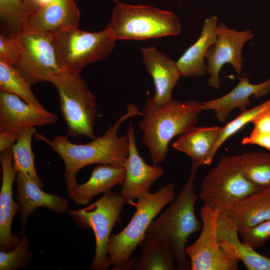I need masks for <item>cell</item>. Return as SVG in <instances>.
I'll return each instance as SVG.
<instances>
[{
    "label": "cell",
    "mask_w": 270,
    "mask_h": 270,
    "mask_svg": "<svg viewBox=\"0 0 270 270\" xmlns=\"http://www.w3.org/2000/svg\"><path fill=\"white\" fill-rule=\"evenodd\" d=\"M20 50L18 34L10 32L0 34V60L14 66Z\"/></svg>",
    "instance_id": "cell-33"
},
{
    "label": "cell",
    "mask_w": 270,
    "mask_h": 270,
    "mask_svg": "<svg viewBox=\"0 0 270 270\" xmlns=\"http://www.w3.org/2000/svg\"><path fill=\"white\" fill-rule=\"evenodd\" d=\"M0 162L2 170L0 191V250L9 251L15 248L20 240L12 234V220L18 210V206L13 199L12 186L16 172L13 166L11 148L0 152Z\"/></svg>",
    "instance_id": "cell-15"
},
{
    "label": "cell",
    "mask_w": 270,
    "mask_h": 270,
    "mask_svg": "<svg viewBox=\"0 0 270 270\" xmlns=\"http://www.w3.org/2000/svg\"><path fill=\"white\" fill-rule=\"evenodd\" d=\"M270 106V99L254 108L242 112L234 119L222 127L218 139L213 147L206 162V165L212 162L218 150L221 146L231 136L236 133L261 111Z\"/></svg>",
    "instance_id": "cell-30"
},
{
    "label": "cell",
    "mask_w": 270,
    "mask_h": 270,
    "mask_svg": "<svg viewBox=\"0 0 270 270\" xmlns=\"http://www.w3.org/2000/svg\"><path fill=\"white\" fill-rule=\"evenodd\" d=\"M124 166L98 164L92 170L89 179L77 186L68 194L78 205H86L94 196L110 191L116 185L122 184L125 178Z\"/></svg>",
    "instance_id": "cell-21"
},
{
    "label": "cell",
    "mask_w": 270,
    "mask_h": 270,
    "mask_svg": "<svg viewBox=\"0 0 270 270\" xmlns=\"http://www.w3.org/2000/svg\"><path fill=\"white\" fill-rule=\"evenodd\" d=\"M198 166L192 162L190 176L170 206L148 228L144 238L161 240L172 249L178 270H190L186 252V243L192 234L201 230L202 223L194 210L200 199L194 192V180Z\"/></svg>",
    "instance_id": "cell-2"
},
{
    "label": "cell",
    "mask_w": 270,
    "mask_h": 270,
    "mask_svg": "<svg viewBox=\"0 0 270 270\" xmlns=\"http://www.w3.org/2000/svg\"><path fill=\"white\" fill-rule=\"evenodd\" d=\"M48 82L56 88L60 108L67 127L68 136L96 138V98L80 74L62 70Z\"/></svg>",
    "instance_id": "cell-6"
},
{
    "label": "cell",
    "mask_w": 270,
    "mask_h": 270,
    "mask_svg": "<svg viewBox=\"0 0 270 270\" xmlns=\"http://www.w3.org/2000/svg\"><path fill=\"white\" fill-rule=\"evenodd\" d=\"M253 36L250 30L238 31L227 28L222 22L217 25L216 40L206 56V72L210 75L208 81L209 86L216 89L220 88L219 74L226 63L232 64L238 74H240L243 62L242 50Z\"/></svg>",
    "instance_id": "cell-12"
},
{
    "label": "cell",
    "mask_w": 270,
    "mask_h": 270,
    "mask_svg": "<svg viewBox=\"0 0 270 270\" xmlns=\"http://www.w3.org/2000/svg\"><path fill=\"white\" fill-rule=\"evenodd\" d=\"M218 18L212 15L205 19L200 35L176 62L181 76H201L206 72L204 58L208 48L216 39Z\"/></svg>",
    "instance_id": "cell-22"
},
{
    "label": "cell",
    "mask_w": 270,
    "mask_h": 270,
    "mask_svg": "<svg viewBox=\"0 0 270 270\" xmlns=\"http://www.w3.org/2000/svg\"><path fill=\"white\" fill-rule=\"evenodd\" d=\"M126 204L120 195L110 190L104 193L98 200L84 208L66 212L78 226L91 228L94 232L96 249L90 270L110 268L111 264L107 254L108 244L113 227L116 223L122 222L120 214Z\"/></svg>",
    "instance_id": "cell-9"
},
{
    "label": "cell",
    "mask_w": 270,
    "mask_h": 270,
    "mask_svg": "<svg viewBox=\"0 0 270 270\" xmlns=\"http://www.w3.org/2000/svg\"><path fill=\"white\" fill-rule=\"evenodd\" d=\"M126 135L128 138V153L120 195L128 204L149 192L154 183L164 175V170L158 165H148L140 156L136 146L135 131L132 123L128 126Z\"/></svg>",
    "instance_id": "cell-13"
},
{
    "label": "cell",
    "mask_w": 270,
    "mask_h": 270,
    "mask_svg": "<svg viewBox=\"0 0 270 270\" xmlns=\"http://www.w3.org/2000/svg\"><path fill=\"white\" fill-rule=\"evenodd\" d=\"M140 245L142 253L134 265L135 270H178L174 264V253L165 242L144 238Z\"/></svg>",
    "instance_id": "cell-25"
},
{
    "label": "cell",
    "mask_w": 270,
    "mask_h": 270,
    "mask_svg": "<svg viewBox=\"0 0 270 270\" xmlns=\"http://www.w3.org/2000/svg\"><path fill=\"white\" fill-rule=\"evenodd\" d=\"M175 185L170 183L154 193L142 194L136 202L128 204L136 208L128 224L120 232L111 234L107 246V254L114 270H131L137 261L130 258L133 252L145 237L154 218L174 198Z\"/></svg>",
    "instance_id": "cell-4"
},
{
    "label": "cell",
    "mask_w": 270,
    "mask_h": 270,
    "mask_svg": "<svg viewBox=\"0 0 270 270\" xmlns=\"http://www.w3.org/2000/svg\"><path fill=\"white\" fill-rule=\"evenodd\" d=\"M30 86L13 66L0 60V90L16 94L36 108H44L32 92Z\"/></svg>",
    "instance_id": "cell-28"
},
{
    "label": "cell",
    "mask_w": 270,
    "mask_h": 270,
    "mask_svg": "<svg viewBox=\"0 0 270 270\" xmlns=\"http://www.w3.org/2000/svg\"><path fill=\"white\" fill-rule=\"evenodd\" d=\"M270 92V78L258 84L250 82L248 78H240L238 84L222 96L202 103V110H213L218 121L224 122L235 108L242 112L246 110L250 98H260Z\"/></svg>",
    "instance_id": "cell-20"
},
{
    "label": "cell",
    "mask_w": 270,
    "mask_h": 270,
    "mask_svg": "<svg viewBox=\"0 0 270 270\" xmlns=\"http://www.w3.org/2000/svg\"><path fill=\"white\" fill-rule=\"evenodd\" d=\"M259 188L244 176L239 155L222 156L203 178L198 194L204 204L222 212Z\"/></svg>",
    "instance_id": "cell-8"
},
{
    "label": "cell",
    "mask_w": 270,
    "mask_h": 270,
    "mask_svg": "<svg viewBox=\"0 0 270 270\" xmlns=\"http://www.w3.org/2000/svg\"><path fill=\"white\" fill-rule=\"evenodd\" d=\"M216 229L218 242L230 257L242 262L248 270H270V257L240 241L238 226L226 215L220 212Z\"/></svg>",
    "instance_id": "cell-18"
},
{
    "label": "cell",
    "mask_w": 270,
    "mask_h": 270,
    "mask_svg": "<svg viewBox=\"0 0 270 270\" xmlns=\"http://www.w3.org/2000/svg\"><path fill=\"white\" fill-rule=\"evenodd\" d=\"M20 50L13 66L30 85L48 82L61 72L52 32L18 34Z\"/></svg>",
    "instance_id": "cell-10"
},
{
    "label": "cell",
    "mask_w": 270,
    "mask_h": 270,
    "mask_svg": "<svg viewBox=\"0 0 270 270\" xmlns=\"http://www.w3.org/2000/svg\"><path fill=\"white\" fill-rule=\"evenodd\" d=\"M222 127L194 126L180 134L172 146L182 152L198 166L206 165L208 158L218 139Z\"/></svg>",
    "instance_id": "cell-24"
},
{
    "label": "cell",
    "mask_w": 270,
    "mask_h": 270,
    "mask_svg": "<svg viewBox=\"0 0 270 270\" xmlns=\"http://www.w3.org/2000/svg\"><path fill=\"white\" fill-rule=\"evenodd\" d=\"M220 212L229 217L238 229L270 219V187L258 190Z\"/></svg>",
    "instance_id": "cell-23"
},
{
    "label": "cell",
    "mask_w": 270,
    "mask_h": 270,
    "mask_svg": "<svg viewBox=\"0 0 270 270\" xmlns=\"http://www.w3.org/2000/svg\"><path fill=\"white\" fill-rule=\"evenodd\" d=\"M252 132L270 134V106L260 112L252 120Z\"/></svg>",
    "instance_id": "cell-34"
},
{
    "label": "cell",
    "mask_w": 270,
    "mask_h": 270,
    "mask_svg": "<svg viewBox=\"0 0 270 270\" xmlns=\"http://www.w3.org/2000/svg\"><path fill=\"white\" fill-rule=\"evenodd\" d=\"M246 178L259 188L270 187V154L252 152L239 155Z\"/></svg>",
    "instance_id": "cell-27"
},
{
    "label": "cell",
    "mask_w": 270,
    "mask_h": 270,
    "mask_svg": "<svg viewBox=\"0 0 270 270\" xmlns=\"http://www.w3.org/2000/svg\"><path fill=\"white\" fill-rule=\"evenodd\" d=\"M144 67L154 80L155 92L151 98L156 106L172 100V91L181 76L176 62L155 47L141 48Z\"/></svg>",
    "instance_id": "cell-17"
},
{
    "label": "cell",
    "mask_w": 270,
    "mask_h": 270,
    "mask_svg": "<svg viewBox=\"0 0 270 270\" xmlns=\"http://www.w3.org/2000/svg\"><path fill=\"white\" fill-rule=\"evenodd\" d=\"M56 114L33 106L18 96L0 91V132H17L31 127L52 124Z\"/></svg>",
    "instance_id": "cell-14"
},
{
    "label": "cell",
    "mask_w": 270,
    "mask_h": 270,
    "mask_svg": "<svg viewBox=\"0 0 270 270\" xmlns=\"http://www.w3.org/2000/svg\"><path fill=\"white\" fill-rule=\"evenodd\" d=\"M135 116H142V112L134 104H129L126 112L102 136L85 144H74L66 136L56 135L49 140L42 134H34L36 140L48 144L63 160L67 194L77 186L76 174L86 166L97 164L124 167L128 153V138L127 135L118 136V130L124 121Z\"/></svg>",
    "instance_id": "cell-1"
},
{
    "label": "cell",
    "mask_w": 270,
    "mask_h": 270,
    "mask_svg": "<svg viewBox=\"0 0 270 270\" xmlns=\"http://www.w3.org/2000/svg\"><path fill=\"white\" fill-rule=\"evenodd\" d=\"M15 180L16 201L22 224L20 234L24 232L29 218L37 208L45 207L58 214L67 210L69 202L66 198L44 192L36 182L21 172H16Z\"/></svg>",
    "instance_id": "cell-16"
},
{
    "label": "cell",
    "mask_w": 270,
    "mask_h": 270,
    "mask_svg": "<svg viewBox=\"0 0 270 270\" xmlns=\"http://www.w3.org/2000/svg\"><path fill=\"white\" fill-rule=\"evenodd\" d=\"M52 32L62 70L77 74L88 64L105 58L115 47L116 40L106 29L92 32L70 27Z\"/></svg>",
    "instance_id": "cell-7"
},
{
    "label": "cell",
    "mask_w": 270,
    "mask_h": 270,
    "mask_svg": "<svg viewBox=\"0 0 270 270\" xmlns=\"http://www.w3.org/2000/svg\"><path fill=\"white\" fill-rule=\"evenodd\" d=\"M105 29L116 41L140 40L176 36L180 32L181 26L179 18L172 11L118 2Z\"/></svg>",
    "instance_id": "cell-5"
},
{
    "label": "cell",
    "mask_w": 270,
    "mask_h": 270,
    "mask_svg": "<svg viewBox=\"0 0 270 270\" xmlns=\"http://www.w3.org/2000/svg\"><path fill=\"white\" fill-rule=\"evenodd\" d=\"M30 240L25 233L16 246L9 251H0V270H17L26 266L33 256L28 250Z\"/></svg>",
    "instance_id": "cell-31"
},
{
    "label": "cell",
    "mask_w": 270,
    "mask_h": 270,
    "mask_svg": "<svg viewBox=\"0 0 270 270\" xmlns=\"http://www.w3.org/2000/svg\"><path fill=\"white\" fill-rule=\"evenodd\" d=\"M80 13L74 0H52L32 13L24 32H52L78 27Z\"/></svg>",
    "instance_id": "cell-19"
},
{
    "label": "cell",
    "mask_w": 270,
    "mask_h": 270,
    "mask_svg": "<svg viewBox=\"0 0 270 270\" xmlns=\"http://www.w3.org/2000/svg\"><path fill=\"white\" fill-rule=\"evenodd\" d=\"M36 132L35 127L22 130L12 147L13 166L20 172L36 182L42 188L44 184L38 177L34 166V155L32 149V136Z\"/></svg>",
    "instance_id": "cell-26"
},
{
    "label": "cell",
    "mask_w": 270,
    "mask_h": 270,
    "mask_svg": "<svg viewBox=\"0 0 270 270\" xmlns=\"http://www.w3.org/2000/svg\"><path fill=\"white\" fill-rule=\"evenodd\" d=\"M220 214L204 204L200 210L202 228L197 240L187 246L191 270H236L240 260L230 257L220 245L217 220Z\"/></svg>",
    "instance_id": "cell-11"
},
{
    "label": "cell",
    "mask_w": 270,
    "mask_h": 270,
    "mask_svg": "<svg viewBox=\"0 0 270 270\" xmlns=\"http://www.w3.org/2000/svg\"><path fill=\"white\" fill-rule=\"evenodd\" d=\"M202 110V103L194 100L182 102L172 99L158 106L147 97L139 126L142 132V142L148 148L152 165L165 160L170 141L196 126Z\"/></svg>",
    "instance_id": "cell-3"
},
{
    "label": "cell",
    "mask_w": 270,
    "mask_h": 270,
    "mask_svg": "<svg viewBox=\"0 0 270 270\" xmlns=\"http://www.w3.org/2000/svg\"><path fill=\"white\" fill-rule=\"evenodd\" d=\"M243 144H256L270 150V134H262L251 132L250 134L243 138Z\"/></svg>",
    "instance_id": "cell-35"
},
{
    "label": "cell",
    "mask_w": 270,
    "mask_h": 270,
    "mask_svg": "<svg viewBox=\"0 0 270 270\" xmlns=\"http://www.w3.org/2000/svg\"><path fill=\"white\" fill-rule=\"evenodd\" d=\"M268 254H270V250H268Z\"/></svg>",
    "instance_id": "cell-38"
},
{
    "label": "cell",
    "mask_w": 270,
    "mask_h": 270,
    "mask_svg": "<svg viewBox=\"0 0 270 270\" xmlns=\"http://www.w3.org/2000/svg\"><path fill=\"white\" fill-rule=\"evenodd\" d=\"M30 14L24 0H0V18L8 32L14 34L24 32Z\"/></svg>",
    "instance_id": "cell-29"
},
{
    "label": "cell",
    "mask_w": 270,
    "mask_h": 270,
    "mask_svg": "<svg viewBox=\"0 0 270 270\" xmlns=\"http://www.w3.org/2000/svg\"><path fill=\"white\" fill-rule=\"evenodd\" d=\"M114 2H116L117 4L118 3V0H112ZM178 0V2L180 1V0Z\"/></svg>",
    "instance_id": "cell-37"
},
{
    "label": "cell",
    "mask_w": 270,
    "mask_h": 270,
    "mask_svg": "<svg viewBox=\"0 0 270 270\" xmlns=\"http://www.w3.org/2000/svg\"><path fill=\"white\" fill-rule=\"evenodd\" d=\"M20 132H0V152L11 148L16 141Z\"/></svg>",
    "instance_id": "cell-36"
},
{
    "label": "cell",
    "mask_w": 270,
    "mask_h": 270,
    "mask_svg": "<svg viewBox=\"0 0 270 270\" xmlns=\"http://www.w3.org/2000/svg\"><path fill=\"white\" fill-rule=\"evenodd\" d=\"M238 234L243 242L256 250L270 239V219L250 227L238 229Z\"/></svg>",
    "instance_id": "cell-32"
}]
</instances>
